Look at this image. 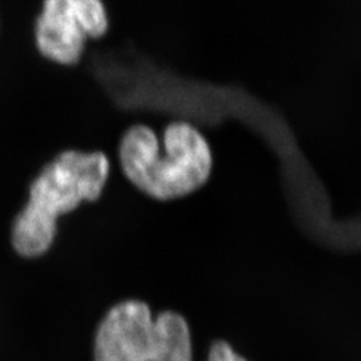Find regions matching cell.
Masks as SVG:
<instances>
[{
  "instance_id": "cell-1",
  "label": "cell",
  "mask_w": 361,
  "mask_h": 361,
  "mask_svg": "<svg viewBox=\"0 0 361 361\" xmlns=\"http://www.w3.org/2000/svg\"><path fill=\"white\" fill-rule=\"evenodd\" d=\"M162 147L146 125H134L119 142L125 176L143 193L170 200L190 193L209 178L213 157L207 138L189 122H173L164 131Z\"/></svg>"
},
{
  "instance_id": "cell-2",
  "label": "cell",
  "mask_w": 361,
  "mask_h": 361,
  "mask_svg": "<svg viewBox=\"0 0 361 361\" xmlns=\"http://www.w3.org/2000/svg\"><path fill=\"white\" fill-rule=\"evenodd\" d=\"M94 361H193L189 324L173 310L154 316L143 301H121L97 328Z\"/></svg>"
},
{
  "instance_id": "cell-3",
  "label": "cell",
  "mask_w": 361,
  "mask_h": 361,
  "mask_svg": "<svg viewBox=\"0 0 361 361\" xmlns=\"http://www.w3.org/2000/svg\"><path fill=\"white\" fill-rule=\"evenodd\" d=\"M110 176V159L99 150L68 149L55 155L32 178L26 204L59 221L104 193Z\"/></svg>"
},
{
  "instance_id": "cell-4",
  "label": "cell",
  "mask_w": 361,
  "mask_h": 361,
  "mask_svg": "<svg viewBox=\"0 0 361 361\" xmlns=\"http://www.w3.org/2000/svg\"><path fill=\"white\" fill-rule=\"evenodd\" d=\"M34 40L39 54L61 66H74L86 51L87 37L78 25L71 0H47L42 4Z\"/></svg>"
},
{
  "instance_id": "cell-5",
  "label": "cell",
  "mask_w": 361,
  "mask_h": 361,
  "mask_svg": "<svg viewBox=\"0 0 361 361\" xmlns=\"http://www.w3.org/2000/svg\"><path fill=\"white\" fill-rule=\"evenodd\" d=\"M58 237V221L42 214L27 204L13 217L10 240L20 257H43Z\"/></svg>"
},
{
  "instance_id": "cell-6",
  "label": "cell",
  "mask_w": 361,
  "mask_h": 361,
  "mask_svg": "<svg viewBox=\"0 0 361 361\" xmlns=\"http://www.w3.org/2000/svg\"><path fill=\"white\" fill-rule=\"evenodd\" d=\"M78 25L87 38H101L109 30V13L99 0H71Z\"/></svg>"
},
{
  "instance_id": "cell-7",
  "label": "cell",
  "mask_w": 361,
  "mask_h": 361,
  "mask_svg": "<svg viewBox=\"0 0 361 361\" xmlns=\"http://www.w3.org/2000/svg\"><path fill=\"white\" fill-rule=\"evenodd\" d=\"M207 361H247L226 341H214L209 349Z\"/></svg>"
}]
</instances>
